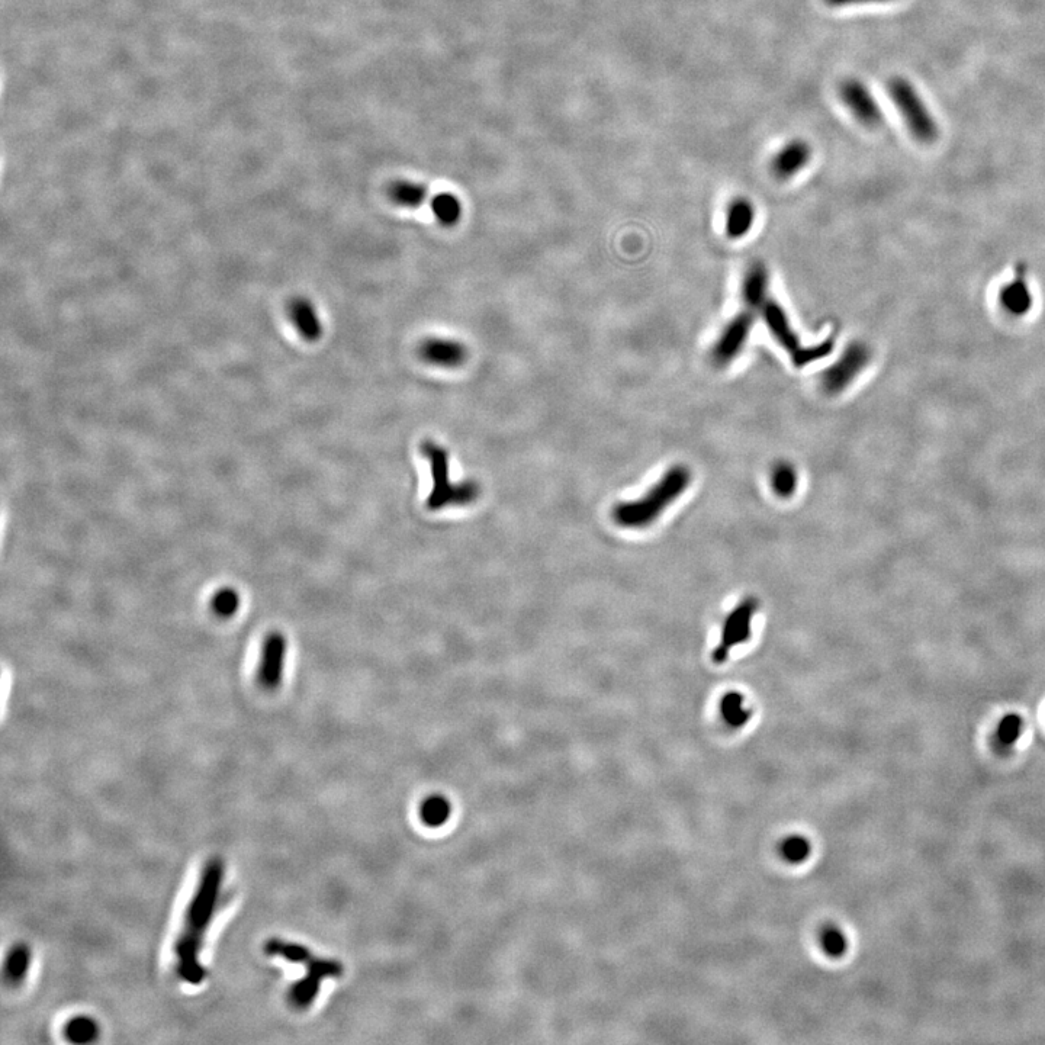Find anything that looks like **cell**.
<instances>
[{"instance_id":"obj_1","label":"cell","mask_w":1045,"mask_h":1045,"mask_svg":"<svg viewBox=\"0 0 1045 1045\" xmlns=\"http://www.w3.org/2000/svg\"><path fill=\"white\" fill-rule=\"evenodd\" d=\"M225 879V864L220 858H211L202 868L194 896L186 908L183 925L175 944L176 974L186 985L198 986L207 977L201 961L202 948L212 924Z\"/></svg>"},{"instance_id":"obj_2","label":"cell","mask_w":1045,"mask_h":1045,"mask_svg":"<svg viewBox=\"0 0 1045 1045\" xmlns=\"http://www.w3.org/2000/svg\"><path fill=\"white\" fill-rule=\"evenodd\" d=\"M690 482L691 471L687 466H672L642 497L617 504L612 513L614 522L626 529L649 526L681 497Z\"/></svg>"},{"instance_id":"obj_3","label":"cell","mask_w":1045,"mask_h":1045,"mask_svg":"<svg viewBox=\"0 0 1045 1045\" xmlns=\"http://www.w3.org/2000/svg\"><path fill=\"white\" fill-rule=\"evenodd\" d=\"M421 450L432 469V493L427 497L429 510L437 511L448 507L468 506L477 500L478 484L472 481L455 484L450 481L449 455L442 446L436 445L434 442H426L421 446Z\"/></svg>"},{"instance_id":"obj_4","label":"cell","mask_w":1045,"mask_h":1045,"mask_svg":"<svg viewBox=\"0 0 1045 1045\" xmlns=\"http://www.w3.org/2000/svg\"><path fill=\"white\" fill-rule=\"evenodd\" d=\"M761 313L768 330L771 331L780 346L792 356V362L796 368H805L810 363L828 358L834 350V339L823 340L816 346H803L790 324L786 311L776 301L768 299L767 304L761 308Z\"/></svg>"},{"instance_id":"obj_5","label":"cell","mask_w":1045,"mask_h":1045,"mask_svg":"<svg viewBox=\"0 0 1045 1045\" xmlns=\"http://www.w3.org/2000/svg\"><path fill=\"white\" fill-rule=\"evenodd\" d=\"M887 88L893 104L899 109L913 137L922 144L934 143L938 138V125L918 90L913 88L912 83L905 77H893Z\"/></svg>"},{"instance_id":"obj_6","label":"cell","mask_w":1045,"mask_h":1045,"mask_svg":"<svg viewBox=\"0 0 1045 1045\" xmlns=\"http://www.w3.org/2000/svg\"><path fill=\"white\" fill-rule=\"evenodd\" d=\"M758 609H760V603L757 598L747 597L726 616L719 643L713 649L712 657L716 664H723L736 646L748 642V639L751 638L752 622H754Z\"/></svg>"},{"instance_id":"obj_7","label":"cell","mask_w":1045,"mask_h":1045,"mask_svg":"<svg viewBox=\"0 0 1045 1045\" xmlns=\"http://www.w3.org/2000/svg\"><path fill=\"white\" fill-rule=\"evenodd\" d=\"M265 951L270 957L284 958L291 963L301 964L307 969L305 976L317 977L323 982L326 979H333V977L336 979L343 974V966L339 961L315 957L307 947L299 945L297 942L272 938V940L266 941Z\"/></svg>"},{"instance_id":"obj_8","label":"cell","mask_w":1045,"mask_h":1045,"mask_svg":"<svg viewBox=\"0 0 1045 1045\" xmlns=\"http://www.w3.org/2000/svg\"><path fill=\"white\" fill-rule=\"evenodd\" d=\"M870 360V347L866 343H851L834 365L823 372L822 387L826 394H839L850 387L852 381L867 368Z\"/></svg>"},{"instance_id":"obj_9","label":"cell","mask_w":1045,"mask_h":1045,"mask_svg":"<svg viewBox=\"0 0 1045 1045\" xmlns=\"http://www.w3.org/2000/svg\"><path fill=\"white\" fill-rule=\"evenodd\" d=\"M286 652H288V641L282 632H270L266 635L262 645V657H260L257 680L260 686L275 690L281 686L284 678Z\"/></svg>"},{"instance_id":"obj_10","label":"cell","mask_w":1045,"mask_h":1045,"mask_svg":"<svg viewBox=\"0 0 1045 1045\" xmlns=\"http://www.w3.org/2000/svg\"><path fill=\"white\" fill-rule=\"evenodd\" d=\"M752 324H754V315L747 311V313L736 315L725 327L712 350L713 362L717 366H728L738 358L747 343Z\"/></svg>"},{"instance_id":"obj_11","label":"cell","mask_w":1045,"mask_h":1045,"mask_svg":"<svg viewBox=\"0 0 1045 1045\" xmlns=\"http://www.w3.org/2000/svg\"><path fill=\"white\" fill-rule=\"evenodd\" d=\"M839 93H841L842 101L848 106L855 120L860 121L861 124L866 125V127H877L883 120V114H881L876 98H874L873 93L861 80H844L841 88H839Z\"/></svg>"},{"instance_id":"obj_12","label":"cell","mask_w":1045,"mask_h":1045,"mask_svg":"<svg viewBox=\"0 0 1045 1045\" xmlns=\"http://www.w3.org/2000/svg\"><path fill=\"white\" fill-rule=\"evenodd\" d=\"M420 356L430 365L458 368L468 358V349L458 340L429 339L421 344Z\"/></svg>"},{"instance_id":"obj_13","label":"cell","mask_w":1045,"mask_h":1045,"mask_svg":"<svg viewBox=\"0 0 1045 1045\" xmlns=\"http://www.w3.org/2000/svg\"><path fill=\"white\" fill-rule=\"evenodd\" d=\"M812 157L809 144L803 140L790 141L783 147L771 162V170L774 176L780 180H787L796 176L800 170L805 169Z\"/></svg>"},{"instance_id":"obj_14","label":"cell","mask_w":1045,"mask_h":1045,"mask_svg":"<svg viewBox=\"0 0 1045 1045\" xmlns=\"http://www.w3.org/2000/svg\"><path fill=\"white\" fill-rule=\"evenodd\" d=\"M1002 307L1015 317L1025 315L1032 307V294L1025 278V269H1019L1014 281L1003 286L1001 292Z\"/></svg>"},{"instance_id":"obj_15","label":"cell","mask_w":1045,"mask_h":1045,"mask_svg":"<svg viewBox=\"0 0 1045 1045\" xmlns=\"http://www.w3.org/2000/svg\"><path fill=\"white\" fill-rule=\"evenodd\" d=\"M768 284H770V276L762 263H755L745 273L742 298L751 310H757V308L761 310L767 304Z\"/></svg>"},{"instance_id":"obj_16","label":"cell","mask_w":1045,"mask_h":1045,"mask_svg":"<svg viewBox=\"0 0 1045 1045\" xmlns=\"http://www.w3.org/2000/svg\"><path fill=\"white\" fill-rule=\"evenodd\" d=\"M755 220L754 205L745 198L731 202L726 214V234L729 239H742L747 236Z\"/></svg>"},{"instance_id":"obj_17","label":"cell","mask_w":1045,"mask_h":1045,"mask_svg":"<svg viewBox=\"0 0 1045 1045\" xmlns=\"http://www.w3.org/2000/svg\"><path fill=\"white\" fill-rule=\"evenodd\" d=\"M32 954L27 944H16L9 950L3 964V976L11 986H19L27 979L31 969Z\"/></svg>"},{"instance_id":"obj_18","label":"cell","mask_w":1045,"mask_h":1045,"mask_svg":"<svg viewBox=\"0 0 1045 1045\" xmlns=\"http://www.w3.org/2000/svg\"><path fill=\"white\" fill-rule=\"evenodd\" d=\"M720 716L723 722L732 729L744 728L751 719V709L747 704L744 694L738 691H729L722 697L720 702Z\"/></svg>"},{"instance_id":"obj_19","label":"cell","mask_w":1045,"mask_h":1045,"mask_svg":"<svg viewBox=\"0 0 1045 1045\" xmlns=\"http://www.w3.org/2000/svg\"><path fill=\"white\" fill-rule=\"evenodd\" d=\"M292 320L307 340H317L321 336V323L317 311L307 299H297L291 307Z\"/></svg>"},{"instance_id":"obj_20","label":"cell","mask_w":1045,"mask_h":1045,"mask_svg":"<svg viewBox=\"0 0 1045 1045\" xmlns=\"http://www.w3.org/2000/svg\"><path fill=\"white\" fill-rule=\"evenodd\" d=\"M1022 729H1024V720L1021 716L1012 713V715L1002 717L1001 722L996 726L995 735H993V747L999 754L1011 751L1021 736Z\"/></svg>"},{"instance_id":"obj_21","label":"cell","mask_w":1045,"mask_h":1045,"mask_svg":"<svg viewBox=\"0 0 1045 1045\" xmlns=\"http://www.w3.org/2000/svg\"><path fill=\"white\" fill-rule=\"evenodd\" d=\"M64 1037L73 1044H90L98 1040L99 1025L95 1019L86 1015H77L64 1025Z\"/></svg>"},{"instance_id":"obj_22","label":"cell","mask_w":1045,"mask_h":1045,"mask_svg":"<svg viewBox=\"0 0 1045 1045\" xmlns=\"http://www.w3.org/2000/svg\"><path fill=\"white\" fill-rule=\"evenodd\" d=\"M450 812H452V806H450L449 800L440 794H433V796L427 797L421 805L420 818L429 828H440L449 821Z\"/></svg>"},{"instance_id":"obj_23","label":"cell","mask_w":1045,"mask_h":1045,"mask_svg":"<svg viewBox=\"0 0 1045 1045\" xmlns=\"http://www.w3.org/2000/svg\"><path fill=\"white\" fill-rule=\"evenodd\" d=\"M389 196L395 204L401 205V207L416 208L426 201L427 189L418 183L400 180V182L392 183L389 188Z\"/></svg>"},{"instance_id":"obj_24","label":"cell","mask_w":1045,"mask_h":1045,"mask_svg":"<svg viewBox=\"0 0 1045 1045\" xmlns=\"http://www.w3.org/2000/svg\"><path fill=\"white\" fill-rule=\"evenodd\" d=\"M323 980L317 977L304 976L301 980L291 986L288 993V1001L295 1009H305L313 1005L315 998L320 993Z\"/></svg>"},{"instance_id":"obj_25","label":"cell","mask_w":1045,"mask_h":1045,"mask_svg":"<svg viewBox=\"0 0 1045 1045\" xmlns=\"http://www.w3.org/2000/svg\"><path fill=\"white\" fill-rule=\"evenodd\" d=\"M434 217L445 227H453L462 217L461 201L452 194H439L432 201Z\"/></svg>"},{"instance_id":"obj_26","label":"cell","mask_w":1045,"mask_h":1045,"mask_svg":"<svg viewBox=\"0 0 1045 1045\" xmlns=\"http://www.w3.org/2000/svg\"><path fill=\"white\" fill-rule=\"evenodd\" d=\"M771 485L778 497H792L797 488V472L792 463L781 461L774 465Z\"/></svg>"},{"instance_id":"obj_27","label":"cell","mask_w":1045,"mask_h":1045,"mask_svg":"<svg viewBox=\"0 0 1045 1045\" xmlns=\"http://www.w3.org/2000/svg\"><path fill=\"white\" fill-rule=\"evenodd\" d=\"M240 606L241 596L236 588H220L211 598L212 612L217 614L218 617H223V619L233 617L234 614L239 612Z\"/></svg>"},{"instance_id":"obj_28","label":"cell","mask_w":1045,"mask_h":1045,"mask_svg":"<svg viewBox=\"0 0 1045 1045\" xmlns=\"http://www.w3.org/2000/svg\"><path fill=\"white\" fill-rule=\"evenodd\" d=\"M780 851L787 863L802 864L812 854V845L805 836L792 835L781 842Z\"/></svg>"},{"instance_id":"obj_29","label":"cell","mask_w":1045,"mask_h":1045,"mask_svg":"<svg viewBox=\"0 0 1045 1045\" xmlns=\"http://www.w3.org/2000/svg\"><path fill=\"white\" fill-rule=\"evenodd\" d=\"M821 945L826 956L839 958L848 950V940L838 926H826L821 934Z\"/></svg>"},{"instance_id":"obj_30","label":"cell","mask_w":1045,"mask_h":1045,"mask_svg":"<svg viewBox=\"0 0 1045 1045\" xmlns=\"http://www.w3.org/2000/svg\"><path fill=\"white\" fill-rule=\"evenodd\" d=\"M825 2L826 5L834 6V8H842V6L863 5V3L890 2V0H825Z\"/></svg>"}]
</instances>
